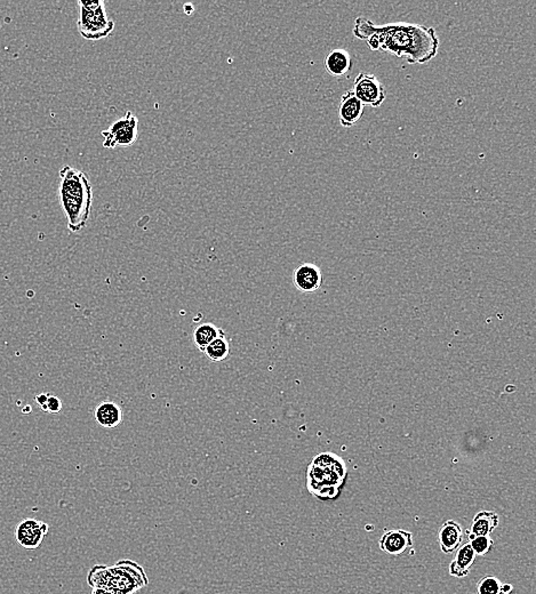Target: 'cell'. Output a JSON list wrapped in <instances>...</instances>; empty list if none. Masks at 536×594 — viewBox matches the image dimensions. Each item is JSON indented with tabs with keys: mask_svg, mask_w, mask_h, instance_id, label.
I'll list each match as a JSON object with an SVG mask.
<instances>
[{
	"mask_svg": "<svg viewBox=\"0 0 536 594\" xmlns=\"http://www.w3.org/2000/svg\"><path fill=\"white\" fill-rule=\"evenodd\" d=\"M77 26L82 38L86 40L97 41L107 38L112 33L114 30V22L109 18L104 3L94 11L80 9Z\"/></svg>",
	"mask_w": 536,
	"mask_h": 594,
	"instance_id": "obj_5",
	"label": "cell"
},
{
	"mask_svg": "<svg viewBox=\"0 0 536 594\" xmlns=\"http://www.w3.org/2000/svg\"><path fill=\"white\" fill-rule=\"evenodd\" d=\"M355 38L368 44L370 50L390 53L409 65H426L438 55L439 38L432 26L408 22L375 24L368 18H355Z\"/></svg>",
	"mask_w": 536,
	"mask_h": 594,
	"instance_id": "obj_1",
	"label": "cell"
},
{
	"mask_svg": "<svg viewBox=\"0 0 536 594\" xmlns=\"http://www.w3.org/2000/svg\"><path fill=\"white\" fill-rule=\"evenodd\" d=\"M476 559L477 556L472 551L469 542L462 543L458 550L455 551L454 559L449 565V574L456 578L468 576L476 563Z\"/></svg>",
	"mask_w": 536,
	"mask_h": 594,
	"instance_id": "obj_13",
	"label": "cell"
},
{
	"mask_svg": "<svg viewBox=\"0 0 536 594\" xmlns=\"http://www.w3.org/2000/svg\"><path fill=\"white\" fill-rule=\"evenodd\" d=\"M223 334H225V332L220 330L219 327H216L214 323H201L193 332V343L195 344V347L204 352L208 344L212 343L215 338L223 335Z\"/></svg>",
	"mask_w": 536,
	"mask_h": 594,
	"instance_id": "obj_17",
	"label": "cell"
},
{
	"mask_svg": "<svg viewBox=\"0 0 536 594\" xmlns=\"http://www.w3.org/2000/svg\"><path fill=\"white\" fill-rule=\"evenodd\" d=\"M513 591V586L511 584H502L501 593L510 594Z\"/></svg>",
	"mask_w": 536,
	"mask_h": 594,
	"instance_id": "obj_23",
	"label": "cell"
},
{
	"mask_svg": "<svg viewBox=\"0 0 536 594\" xmlns=\"http://www.w3.org/2000/svg\"><path fill=\"white\" fill-rule=\"evenodd\" d=\"M464 531L459 522L447 520L438 530V542L440 550L445 554H454L463 543Z\"/></svg>",
	"mask_w": 536,
	"mask_h": 594,
	"instance_id": "obj_12",
	"label": "cell"
},
{
	"mask_svg": "<svg viewBox=\"0 0 536 594\" xmlns=\"http://www.w3.org/2000/svg\"><path fill=\"white\" fill-rule=\"evenodd\" d=\"M365 105L355 97L353 91L345 92L341 97V102L338 107V119L340 124L344 129H350L359 120L362 119L364 114Z\"/></svg>",
	"mask_w": 536,
	"mask_h": 594,
	"instance_id": "obj_11",
	"label": "cell"
},
{
	"mask_svg": "<svg viewBox=\"0 0 536 594\" xmlns=\"http://www.w3.org/2000/svg\"><path fill=\"white\" fill-rule=\"evenodd\" d=\"M379 546L390 556H404L413 548V534L404 529L388 530L380 539Z\"/></svg>",
	"mask_w": 536,
	"mask_h": 594,
	"instance_id": "obj_10",
	"label": "cell"
},
{
	"mask_svg": "<svg viewBox=\"0 0 536 594\" xmlns=\"http://www.w3.org/2000/svg\"><path fill=\"white\" fill-rule=\"evenodd\" d=\"M501 580L495 576H485L477 583V593L478 594H502Z\"/></svg>",
	"mask_w": 536,
	"mask_h": 594,
	"instance_id": "obj_20",
	"label": "cell"
},
{
	"mask_svg": "<svg viewBox=\"0 0 536 594\" xmlns=\"http://www.w3.org/2000/svg\"><path fill=\"white\" fill-rule=\"evenodd\" d=\"M347 473L343 458L332 452L321 453L308 466L306 487L321 501L334 500L341 492Z\"/></svg>",
	"mask_w": 536,
	"mask_h": 594,
	"instance_id": "obj_4",
	"label": "cell"
},
{
	"mask_svg": "<svg viewBox=\"0 0 536 594\" xmlns=\"http://www.w3.org/2000/svg\"><path fill=\"white\" fill-rule=\"evenodd\" d=\"M193 9H193V5H189V4L184 5V12L187 13V14H191L193 12Z\"/></svg>",
	"mask_w": 536,
	"mask_h": 594,
	"instance_id": "obj_25",
	"label": "cell"
},
{
	"mask_svg": "<svg viewBox=\"0 0 536 594\" xmlns=\"http://www.w3.org/2000/svg\"><path fill=\"white\" fill-rule=\"evenodd\" d=\"M123 409L116 402L105 401L101 402L94 411V417L99 426L104 428H114L123 422Z\"/></svg>",
	"mask_w": 536,
	"mask_h": 594,
	"instance_id": "obj_15",
	"label": "cell"
},
{
	"mask_svg": "<svg viewBox=\"0 0 536 594\" xmlns=\"http://www.w3.org/2000/svg\"><path fill=\"white\" fill-rule=\"evenodd\" d=\"M48 529L50 526L46 522L36 519H24L16 526L15 539L22 548L36 550L44 541Z\"/></svg>",
	"mask_w": 536,
	"mask_h": 594,
	"instance_id": "obj_8",
	"label": "cell"
},
{
	"mask_svg": "<svg viewBox=\"0 0 536 594\" xmlns=\"http://www.w3.org/2000/svg\"><path fill=\"white\" fill-rule=\"evenodd\" d=\"M351 91L365 107L379 108L387 99L385 86L373 73H359L355 77Z\"/></svg>",
	"mask_w": 536,
	"mask_h": 594,
	"instance_id": "obj_7",
	"label": "cell"
},
{
	"mask_svg": "<svg viewBox=\"0 0 536 594\" xmlns=\"http://www.w3.org/2000/svg\"><path fill=\"white\" fill-rule=\"evenodd\" d=\"M469 544L476 556H485L490 554L494 546V541L491 536H475L469 535Z\"/></svg>",
	"mask_w": 536,
	"mask_h": 594,
	"instance_id": "obj_19",
	"label": "cell"
},
{
	"mask_svg": "<svg viewBox=\"0 0 536 594\" xmlns=\"http://www.w3.org/2000/svg\"><path fill=\"white\" fill-rule=\"evenodd\" d=\"M87 583L92 588H103L114 594H134L148 585L149 578L137 562L123 559L114 566H94L88 571Z\"/></svg>",
	"mask_w": 536,
	"mask_h": 594,
	"instance_id": "obj_3",
	"label": "cell"
},
{
	"mask_svg": "<svg viewBox=\"0 0 536 594\" xmlns=\"http://www.w3.org/2000/svg\"><path fill=\"white\" fill-rule=\"evenodd\" d=\"M60 200L68 220V227L79 232L87 225L93 204V187L87 175L73 167L60 171Z\"/></svg>",
	"mask_w": 536,
	"mask_h": 594,
	"instance_id": "obj_2",
	"label": "cell"
},
{
	"mask_svg": "<svg viewBox=\"0 0 536 594\" xmlns=\"http://www.w3.org/2000/svg\"><path fill=\"white\" fill-rule=\"evenodd\" d=\"M500 517L494 511H481L476 514L470 526L469 535L475 536H491L498 528Z\"/></svg>",
	"mask_w": 536,
	"mask_h": 594,
	"instance_id": "obj_16",
	"label": "cell"
},
{
	"mask_svg": "<svg viewBox=\"0 0 536 594\" xmlns=\"http://www.w3.org/2000/svg\"><path fill=\"white\" fill-rule=\"evenodd\" d=\"M103 146L107 148H114L117 146L127 148L134 144L139 135V119L131 111L126 112L125 116L116 120L108 129L102 131Z\"/></svg>",
	"mask_w": 536,
	"mask_h": 594,
	"instance_id": "obj_6",
	"label": "cell"
},
{
	"mask_svg": "<svg viewBox=\"0 0 536 594\" xmlns=\"http://www.w3.org/2000/svg\"><path fill=\"white\" fill-rule=\"evenodd\" d=\"M204 352L207 358L210 359V362H223L230 355V343H229V340L225 338V334L219 336L212 343L207 345Z\"/></svg>",
	"mask_w": 536,
	"mask_h": 594,
	"instance_id": "obj_18",
	"label": "cell"
},
{
	"mask_svg": "<svg viewBox=\"0 0 536 594\" xmlns=\"http://www.w3.org/2000/svg\"><path fill=\"white\" fill-rule=\"evenodd\" d=\"M62 408H63V404H62L61 399L58 396L50 394L46 404H45L44 407L41 408V409L46 411V413L58 414L62 411Z\"/></svg>",
	"mask_w": 536,
	"mask_h": 594,
	"instance_id": "obj_21",
	"label": "cell"
},
{
	"mask_svg": "<svg viewBox=\"0 0 536 594\" xmlns=\"http://www.w3.org/2000/svg\"><path fill=\"white\" fill-rule=\"evenodd\" d=\"M48 396H50V394H38V396H35L36 401H37V404L41 406V408L44 407L47 399H48Z\"/></svg>",
	"mask_w": 536,
	"mask_h": 594,
	"instance_id": "obj_22",
	"label": "cell"
},
{
	"mask_svg": "<svg viewBox=\"0 0 536 594\" xmlns=\"http://www.w3.org/2000/svg\"><path fill=\"white\" fill-rule=\"evenodd\" d=\"M293 284L295 288L304 294H312L319 291L323 284V274L318 265L304 263L293 272Z\"/></svg>",
	"mask_w": 536,
	"mask_h": 594,
	"instance_id": "obj_9",
	"label": "cell"
},
{
	"mask_svg": "<svg viewBox=\"0 0 536 594\" xmlns=\"http://www.w3.org/2000/svg\"><path fill=\"white\" fill-rule=\"evenodd\" d=\"M91 594H114L108 590H103V588H93Z\"/></svg>",
	"mask_w": 536,
	"mask_h": 594,
	"instance_id": "obj_24",
	"label": "cell"
},
{
	"mask_svg": "<svg viewBox=\"0 0 536 594\" xmlns=\"http://www.w3.org/2000/svg\"><path fill=\"white\" fill-rule=\"evenodd\" d=\"M323 65L332 77L347 76L353 68V58L348 50L336 48L327 54Z\"/></svg>",
	"mask_w": 536,
	"mask_h": 594,
	"instance_id": "obj_14",
	"label": "cell"
}]
</instances>
